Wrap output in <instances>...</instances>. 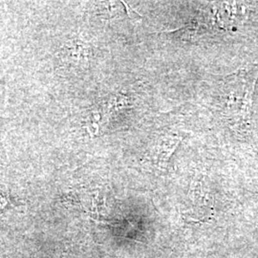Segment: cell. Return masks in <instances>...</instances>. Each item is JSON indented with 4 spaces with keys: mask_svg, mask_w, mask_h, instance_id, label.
Segmentation results:
<instances>
[{
    "mask_svg": "<svg viewBox=\"0 0 258 258\" xmlns=\"http://www.w3.org/2000/svg\"><path fill=\"white\" fill-rule=\"evenodd\" d=\"M60 55L70 62H87L90 56V47L79 40H69L61 48Z\"/></svg>",
    "mask_w": 258,
    "mask_h": 258,
    "instance_id": "1",
    "label": "cell"
}]
</instances>
